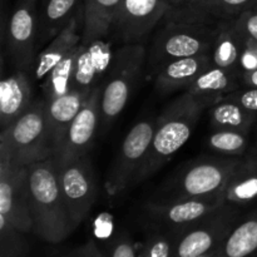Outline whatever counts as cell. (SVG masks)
I'll use <instances>...</instances> for the list:
<instances>
[{
  "instance_id": "38",
  "label": "cell",
  "mask_w": 257,
  "mask_h": 257,
  "mask_svg": "<svg viewBox=\"0 0 257 257\" xmlns=\"http://www.w3.org/2000/svg\"><path fill=\"white\" fill-rule=\"evenodd\" d=\"M241 82L243 87L257 88V69L242 72L241 74Z\"/></svg>"
},
{
  "instance_id": "26",
  "label": "cell",
  "mask_w": 257,
  "mask_h": 257,
  "mask_svg": "<svg viewBox=\"0 0 257 257\" xmlns=\"http://www.w3.org/2000/svg\"><path fill=\"white\" fill-rule=\"evenodd\" d=\"M210 122L213 130L238 131L250 133L257 119V113L245 109L237 103L222 98L208 108Z\"/></svg>"
},
{
  "instance_id": "21",
  "label": "cell",
  "mask_w": 257,
  "mask_h": 257,
  "mask_svg": "<svg viewBox=\"0 0 257 257\" xmlns=\"http://www.w3.org/2000/svg\"><path fill=\"white\" fill-rule=\"evenodd\" d=\"M242 52L243 38L233 24V20H218L215 42L210 53L212 64L241 75Z\"/></svg>"
},
{
  "instance_id": "8",
  "label": "cell",
  "mask_w": 257,
  "mask_h": 257,
  "mask_svg": "<svg viewBox=\"0 0 257 257\" xmlns=\"http://www.w3.org/2000/svg\"><path fill=\"white\" fill-rule=\"evenodd\" d=\"M156 128V118L136 123L123 140L104 182L108 197H117L132 187L133 180L147 156Z\"/></svg>"
},
{
  "instance_id": "12",
  "label": "cell",
  "mask_w": 257,
  "mask_h": 257,
  "mask_svg": "<svg viewBox=\"0 0 257 257\" xmlns=\"http://www.w3.org/2000/svg\"><path fill=\"white\" fill-rule=\"evenodd\" d=\"M223 205L222 197H162L143 205L147 225L180 233Z\"/></svg>"
},
{
  "instance_id": "7",
  "label": "cell",
  "mask_w": 257,
  "mask_h": 257,
  "mask_svg": "<svg viewBox=\"0 0 257 257\" xmlns=\"http://www.w3.org/2000/svg\"><path fill=\"white\" fill-rule=\"evenodd\" d=\"M38 8V0H17L8 20L3 22V48L15 70L33 69L39 53Z\"/></svg>"
},
{
  "instance_id": "14",
  "label": "cell",
  "mask_w": 257,
  "mask_h": 257,
  "mask_svg": "<svg viewBox=\"0 0 257 257\" xmlns=\"http://www.w3.org/2000/svg\"><path fill=\"white\" fill-rule=\"evenodd\" d=\"M0 215L22 232L33 231L28 167L0 163Z\"/></svg>"
},
{
  "instance_id": "29",
  "label": "cell",
  "mask_w": 257,
  "mask_h": 257,
  "mask_svg": "<svg viewBox=\"0 0 257 257\" xmlns=\"http://www.w3.org/2000/svg\"><path fill=\"white\" fill-rule=\"evenodd\" d=\"M207 145L223 156L241 157L247 152L248 133L228 130H213L207 137Z\"/></svg>"
},
{
  "instance_id": "23",
  "label": "cell",
  "mask_w": 257,
  "mask_h": 257,
  "mask_svg": "<svg viewBox=\"0 0 257 257\" xmlns=\"http://www.w3.org/2000/svg\"><path fill=\"white\" fill-rule=\"evenodd\" d=\"M241 87L242 82L240 74L211 65L187 88V92L207 102L211 107Z\"/></svg>"
},
{
  "instance_id": "11",
  "label": "cell",
  "mask_w": 257,
  "mask_h": 257,
  "mask_svg": "<svg viewBox=\"0 0 257 257\" xmlns=\"http://www.w3.org/2000/svg\"><path fill=\"white\" fill-rule=\"evenodd\" d=\"M57 166L58 178L65 206L77 228L87 218L97 200V180L89 156Z\"/></svg>"
},
{
  "instance_id": "39",
  "label": "cell",
  "mask_w": 257,
  "mask_h": 257,
  "mask_svg": "<svg viewBox=\"0 0 257 257\" xmlns=\"http://www.w3.org/2000/svg\"><path fill=\"white\" fill-rule=\"evenodd\" d=\"M216 250H217V248H216ZM216 250H215V251H211V252L205 253V255H201V256H198V257H215V255H216Z\"/></svg>"
},
{
  "instance_id": "25",
  "label": "cell",
  "mask_w": 257,
  "mask_h": 257,
  "mask_svg": "<svg viewBox=\"0 0 257 257\" xmlns=\"http://www.w3.org/2000/svg\"><path fill=\"white\" fill-rule=\"evenodd\" d=\"M122 0H83L84 28L82 44L110 38L112 23Z\"/></svg>"
},
{
  "instance_id": "35",
  "label": "cell",
  "mask_w": 257,
  "mask_h": 257,
  "mask_svg": "<svg viewBox=\"0 0 257 257\" xmlns=\"http://www.w3.org/2000/svg\"><path fill=\"white\" fill-rule=\"evenodd\" d=\"M243 38V52L241 57V73L257 69V40L250 37Z\"/></svg>"
},
{
  "instance_id": "5",
  "label": "cell",
  "mask_w": 257,
  "mask_h": 257,
  "mask_svg": "<svg viewBox=\"0 0 257 257\" xmlns=\"http://www.w3.org/2000/svg\"><path fill=\"white\" fill-rule=\"evenodd\" d=\"M147 63L143 44H123L114 49L110 68L100 89L102 125L107 128L117 119L130 102Z\"/></svg>"
},
{
  "instance_id": "27",
  "label": "cell",
  "mask_w": 257,
  "mask_h": 257,
  "mask_svg": "<svg viewBox=\"0 0 257 257\" xmlns=\"http://www.w3.org/2000/svg\"><path fill=\"white\" fill-rule=\"evenodd\" d=\"M80 44L75 47L64 59L60 60L43 80L42 88L45 99H54L72 90L73 75Z\"/></svg>"
},
{
  "instance_id": "15",
  "label": "cell",
  "mask_w": 257,
  "mask_h": 257,
  "mask_svg": "<svg viewBox=\"0 0 257 257\" xmlns=\"http://www.w3.org/2000/svg\"><path fill=\"white\" fill-rule=\"evenodd\" d=\"M110 38L95 40L89 44H80L75 62L72 89L90 94L104 82L110 68L114 50Z\"/></svg>"
},
{
  "instance_id": "6",
  "label": "cell",
  "mask_w": 257,
  "mask_h": 257,
  "mask_svg": "<svg viewBox=\"0 0 257 257\" xmlns=\"http://www.w3.org/2000/svg\"><path fill=\"white\" fill-rule=\"evenodd\" d=\"M241 157H200L186 163L167 181L163 197H222L223 188Z\"/></svg>"
},
{
  "instance_id": "16",
  "label": "cell",
  "mask_w": 257,
  "mask_h": 257,
  "mask_svg": "<svg viewBox=\"0 0 257 257\" xmlns=\"http://www.w3.org/2000/svg\"><path fill=\"white\" fill-rule=\"evenodd\" d=\"M83 28H84V8L73 18L69 24L54 38L43 47L38 53L37 59L33 65V72L37 80H44L50 70L64 59L75 47L82 43Z\"/></svg>"
},
{
  "instance_id": "33",
  "label": "cell",
  "mask_w": 257,
  "mask_h": 257,
  "mask_svg": "<svg viewBox=\"0 0 257 257\" xmlns=\"http://www.w3.org/2000/svg\"><path fill=\"white\" fill-rule=\"evenodd\" d=\"M108 257H140L132 238L125 232H119L109 245Z\"/></svg>"
},
{
  "instance_id": "30",
  "label": "cell",
  "mask_w": 257,
  "mask_h": 257,
  "mask_svg": "<svg viewBox=\"0 0 257 257\" xmlns=\"http://www.w3.org/2000/svg\"><path fill=\"white\" fill-rule=\"evenodd\" d=\"M0 243L2 257H23L28 248L24 232L18 230L0 215Z\"/></svg>"
},
{
  "instance_id": "3",
  "label": "cell",
  "mask_w": 257,
  "mask_h": 257,
  "mask_svg": "<svg viewBox=\"0 0 257 257\" xmlns=\"http://www.w3.org/2000/svg\"><path fill=\"white\" fill-rule=\"evenodd\" d=\"M33 232L57 243L75 230L65 206L54 157L28 167Z\"/></svg>"
},
{
  "instance_id": "40",
  "label": "cell",
  "mask_w": 257,
  "mask_h": 257,
  "mask_svg": "<svg viewBox=\"0 0 257 257\" xmlns=\"http://www.w3.org/2000/svg\"><path fill=\"white\" fill-rule=\"evenodd\" d=\"M256 4H257V3H256Z\"/></svg>"
},
{
  "instance_id": "17",
  "label": "cell",
  "mask_w": 257,
  "mask_h": 257,
  "mask_svg": "<svg viewBox=\"0 0 257 257\" xmlns=\"http://www.w3.org/2000/svg\"><path fill=\"white\" fill-rule=\"evenodd\" d=\"M211 65H213L211 54L181 58L163 64L151 78L160 93L167 94L176 90H187V88Z\"/></svg>"
},
{
  "instance_id": "9",
  "label": "cell",
  "mask_w": 257,
  "mask_h": 257,
  "mask_svg": "<svg viewBox=\"0 0 257 257\" xmlns=\"http://www.w3.org/2000/svg\"><path fill=\"white\" fill-rule=\"evenodd\" d=\"M241 217V207L223 203L178 233L173 257H198L215 251Z\"/></svg>"
},
{
  "instance_id": "34",
  "label": "cell",
  "mask_w": 257,
  "mask_h": 257,
  "mask_svg": "<svg viewBox=\"0 0 257 257\" xmlns=\"http://www.w3.org/2000/svg\"><path fill=\"white\" fill-rule=\"evenodd\" d=\"M223 98L237 103L250 112L257 113V88H240Z\"/></svg>"
},
{
  "instance_id": "13",
  "label": "cell",
  "mask_w": 257,
  "mask_h": 257,
  "mask_svg": "<svg viewBox=\"0 0 257 257\" xmlns=\"http://www.w3.org/2000/svg\"><path fill=\"white\" fill-rule=\"evenodd\" d=\"M100 89L97 87L89 95L85 104L74 118L67 135L54 153L55 165H64L89 153L94 143L95 133L102 124L100 114Z\"/></svg>"
},
{
  "instance_id": "10",
  "label": "cell",
  "mask_w": 257,
  "mask_h": 257,
  "mask_svg": "<svg viewBox=\"0 0 257 257\" xmlns=\"http://www.w3.org/2000/svg\"><path fill=\"white\" fill-rule=\"evenodd\" d=\"M170 7V0H122L113 18L110 38L120 45L143 44Z\"/></svg>"
},
{
  "instance_id": "24",
  "label": "cell",
  "mask_w": 257,
  "mask_h": 257,
  "mask_svg": "<svg viewBox=\"0 0 257 257\" xmlns=\"http://www.w3.org/2000/svg\"><path fill=\"white\" fill-rule=\"evenodd\" d=\"M215 257H257V206L237 221Z\"/></svg>"
},
{
  "instance_id": "18",
  "label": "cell",
  "mask_w": 257,
  "mask_h": 257,
  "mask_svg": "<svg viewBox=\"0 0 257 257\" xmlns=\"http://www.w3.org/2000/svg\"><path fill=\"white\" fill-rule=\"evenodd\" d=\"M33 100V88L28 72L14 70L0 83V127H9L22 117Z\"/></svg>"
},
{
  "instance_id": "4",
  "label": "cell",
  "mask_w": 257,
  "mask_h": 257,
  "mask_svg": "<svg viewBox=\"0 0 257 257\" xmlns=\"http://www.w3.org/2000/svg\"><path fill=\"white\" fill-rule=\"evenodd\" d=\"M53 156L45 99H37L22 117L0 132V163L29 167Z\"/></svg>"
},
{
  "instance_id": "1",
  "label": "cell",
  "mask_w": 257,
  "mask_h": 257,
  "mask_svg": "<svg viewBox=\"0 0 257 257\" xmlns=\"http://www.w3.org/2000/svg\"><path fill=\"white\" fill-rule=\"evenodd\" d=\"M160 24L147 52L146 78L150 79L166 63L181 58L210 54L218 20L205 10L170 8Z\"/></svg>"
},
{
  "instance_id": "37",
  "label": "cell",
  "mask_w": 257,
  "mask_h": 257,
  "mask_svg": "<svg viewBox=\"0 0 257 257\" xmlns=\"http://www.w3.org/2000/svg\"><path fill=\"white\" fill-rule=\"evenodd\" d=\"M206 0H170V8H177V9H183V8H195V9L202 10L203 4Z\"/></svg>"
},
{
  "instance_id": "2",
  "label": "cell",
  "mask_w": 257,
  "mask_h": 257,
  "mask_svg": "<svg viewBox=\"0 0 257 257\" xmlns=\"http://www.w3.org/2000/svg\"><path fill=\"white\" fill-rule=\"evenodd\" d=\"M210 104L185 90L156 118V128L147 156L132 186H137L160 171L191 138L203 110Z\"/></svg>"
},
{
  "instance_id": "22",
  "label": "cell",
  "mask_w": 257,
  "mask_h": 257,
  "mask_svg": "<svg viewBox=\"0 0 257 257\" xmlns=\"http://www.w3.org/2000/svg\"><path fill=\"white\" fill-rule=\"evenodd\" d=\"M83 9V0H42L39 15V45L54 39Z\"/></svg>"
},
{
  "instance_id": "36",
  "label": "cell",
  "mask_w": 257,
  "mask_h": 257,
  "mask_svg": "<svg viewBox=\"0 0 257 257\" xmlns=\"http://www.w3.org/2000/svg\"><path fill=\"white\" fill-rule=\"evenodd\" d=\"M64 257H105V256L98 250L97 245L90 240L88 241L85 245L75 248L74 251H72V252H69Z\"/></svg>"
},
{
  "instance_id": "32",
  "label": "cell",
  "mask_w": 257,
  "mask_h": 257,
  "mask_svg": "<svg viewBox=\"0 0 257 257\" xmlns=\"http://www.w3.org/2000/svg\"><path fill=\"white\" fill-rule=\"evenodd\" d=\"M232 20L241 34L257 40V4L246 9Z\"/></svg>"
},
{
  "instance_id": "19",
  "label": "cell",
  "mask_w": 257,
  "mask_h": 257,
  "mask_svg": "<svg viewBox=\"0 0 257 257\" xmlns=\"http://www.w3.org/2000/svg\"><path fill=\"white\" fill-rule=\"evenodd\" d=\"M90 94L72 89L54 99H45V118L54 153L64 140L68 128L70 127Z\"/></svg>"
},
{
  "instance_id": "31",
  "label": "cell",
  "mask_w": 257,
  "mask_h": 257,
  "mask_svg": "<svg viewBox=\"0 0 257 257\" xmlns=\"http://www.w3.org/2000/svg\"><path fill=\"white\" fill-rule=\"evenodd\" d=\"M256 3L257 0H206L202 10L217 20L233 19Z\"/></svg>"
},
{
  "instance_id": "28",
  "label": "cell",
  "mask_w": 257,
  "mask_h": 257,
  "mask_svg": "<svg viewBox=\"0 0 257 257\" xmlns=\"http://www.w3.org/2000/svg\"><path fill=\"white\" fill-rule=\"evenodd\" d=\"M178 233L165 228L150 226L141 245L140 257H173Z\"/></svg>"
},
{
  "instance_id": "20",
  "label": "cell",
  "mask_w": 257,
  "mask_h": 257,
  "mask_svg": "<svg viewBox=\"0 0 257 257\" xmlns=\"http://www.w3.org/2000/svg\"><path fill=\"white\" fill-rule=\"evenodd\" d=\"M257 200V147L241 156L222 192L223 203L245 206Z\"/></svg>"
}]
</instances>
